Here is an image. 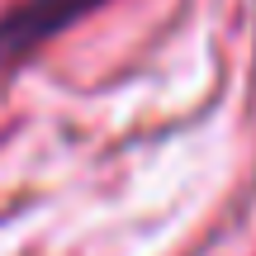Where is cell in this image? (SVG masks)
Here are the masks:
<instances>
[{"mask_svg": "<svg viewBox=\"0 0 256 256\" xmlns=\"http://www.w3.org/2000/svg\"><path fill=\"white\" fill-rule=\"evenodd\" d=\"M100 0H24L0 19V72H10L14 62H24L38 43H48L52 34H62L66 24L95 10Z\"/></svg>", "mask_w": 256, "mask_h": 256, "instance_id": "cell-1", "label": "cell"}]
</instances>
